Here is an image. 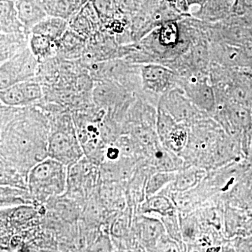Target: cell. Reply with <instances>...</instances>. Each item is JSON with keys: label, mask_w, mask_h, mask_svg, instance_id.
Instances as JSON below:
<instances>
[{"label": "cell", "mask_w": 252, "mask_h": 252, "mask_svg": "<svg viewBox=\"0 0 252 252\" xmlns=\"http://www.w3.org/2000/svg\"><path fill=\"white\" fill-rule=\"evenodd\" d=\"M25 108L1 104V161L17 169L28 179L32 167L49 157L51 127L39 107Z\"/></svg>", "instance_id": "cell-1"}, {"label": "cell", "mask_w": 252, "mask_h": 252, "mask_svg": "<svg viewBox=\"0 0 252 252\" xmlns=\"http://www.w3.org/2000/svg\"><path fill=\"white\" fill-rule=\"evenodd\" d=\"M50 133L48 156L69 167L84 157V151L76 131L72 114L64 111L48 115Z\"/></svg>", "instance_id": "cell-2"}, {"label": "cell", "mask_w": 252, "mask_h": 252, "mask_svg": "<svg viewBox=\"0 0 252 252\" xmlns=\"http://www.w3.org/2000/svg\"><path fill=\"white\" fill-rule=\"evenodd\" d=\"M67 167L51 158H46L32 167L28 175V188L36 203H48L66 192Z\"/></svg>", "instance_id": "cell-3"}, {"label": "cell", "mask_w": 252, "mask_h": 252, "mask_svg": "<svg viewBox=\"0 0 252 252\" xmlns=\"http://www.w3.org/2000/svg\"><path fill=\"white\" fill-rule=\"evenodd\" d=\"M39 63L28 47L5 62L0 67V90L34 79Z\"/></svg>", "instance_id": "cell-4"}, {"label": "cell", "mask_w": 252, "mask_h": 252, "mask_svg": "<svg viewBox=\"0 0 252 252\" xmlns=\"http://www.w3.org/2000/svg\"><path fill=\"white\" fill-rule=\"evenodd\" d=\"M207 74L191 73L178 78L182 89L192 103L200 110L212 112L217 107V95Z\"/></svg>", "instance_id": "cell-5"}, {"label": "cell", "mask_w": 252, "mask_h": 252, "mask_svg": "<svg viewBox=\"0 0 252 252\" xmlns=\"http://www.w3.org/2000/svg\"><path fill=\"white\" fill-rule=\"evenodd\" d=\"M142 90L154 94H165L177 83V74L158 63L141 64Z\"/></svg>", "instance_id": "cell-6"}, {"label": "cell", "mask_w": 252, "mask_h": 252, "mask_svg": "<svg viewBox=\"0 0 252 252\" xmlns=\"http://www.w3.org/2000/svg\"><path fill=\"white\" fill-rule=\"evenodd\" d=\"M177 123L189 122L193 119L197 108L180 88L167 91L159 102Z\"/></svg>", "instance_id": "cell-7"}, {"label": "cell", "mask_w": 252, "mask_h": 252, "mask_svg": "<svg viewBox=\"0 0 252 252\" xmlns=\"http://www.w3.org/2000/svg\"><path fill=\"white\" fill-rule=\"evenodd\" d=\"M69 28L87 40L102 31V22L92 1L84 5L69 20Z\"/></svg>", "instance_id": "cell-8"}, {"label": "cell", "mask_w": 252, "mask_h": 252, "mask_svg": "<svg viewBox=\"0 0 252 252\" xmlns=\"http://www.w3.org/2000/svg\"><path fill=\"white\" fill-rule=\"evenodd\" d=\"M57 44V56L66 61H78L86 54L87 39L68 28Z\"/></svg>", "instance_id": "cell-9"}, {"label": "cell", "mask_w": 252, "mask_h": 252, "mask_svg": "<svg viewBox=\"0 0 252 252\" xmlns=\"http://www.w3.org/2000/svg\"><path fill=\"white\" fill-rule=\"evenodd\" d=\"M31 34L26 32L0 34V63H2L29 47Z\"/></svg>", "instance_id": "cell-10"}, {"label": "cell", "mask_w": 252, "mask_h": 252, "mask_svg": "<svg viewBox=\"0 0 252 252\" xmlns=\"http://www.w3.org/2000/svg\"><path fill=\"white\" fill-rule=\"evenodd\" d=\"M16 7L18 17L27 32L49 15L36 0H16Z\"/></svg>", "instance_id": "cell-11"}, {"label": "cell", "mask_w": 252, "mask_h": 252, "mask_svg": "<svg viewBox=\"0 0 252 252\" xmlns=\"http://www.w3.org/2000/svg\"><path fill=\"white\" fill-rule=\"evenodd\" d=\"M0 32L1 33L26 32L18 17L14 1L0 0Z\"/></svg>", "instance_id": "cell-12"}, {"label": "cell", "mask_w": 252, "mask_h": 252, "mask_svg": "<svg viewBox=\"0 0 252 252\" xmlns=\"http://www.w3.org/2000/svg\"><path fill=\"white\" fill-rule=\"evenodd\" d=\"M69 28V21L64 18L48 16L32 29L31 34H41L53 41H59Z\"/></svg>", "instance_id": "cell-13"}, {"label": "cell", "mask_w": 252, "mask_h": 252, "mask_svg": "<svg viewBox=\"0 0 252 252\" xmlns=\"http://www.w3.org/2000/svg\"><path fill=\"white\" fill-rule=\"evenodd\" d=\"M233 3V0H207L195 13V16L208 21L228 18L232 13Z\"/></svg>", "instance_id": "cell-14"}, {"label": "cell", "mask_w": 252, "mask_h": 252, "mask_svg": "<svg viewBox=\"0 0 252 252\" xmlns=\"http://www.w3.org/2000/svg\"><path fill=\"white\" fill-rule=\"evenodd\" d=\"M29 48L38 62L42 63L57 56V44L47 36L31 34Z\"/></svg>", "instance_id": "cell-15"}, {"label": "cell", "mask_w": 252, "mask_h": 252, "mask_svg": "<svg viewBox=\"0 0 252 252\" xmlns=\"http://www.w3.org/2000/svg\"><path fill=\"white\" fill-rule=\"evenodd\" d=\"M35 200L27 189L1 186V208L34 205Z\"/></svg>", "instance_id": "cell-16"}, {"label": "cell", "mask_w": 252, "mask_h": 252, "mask_svg": "<svg viewBox=\"0 0 252 252\" xmlns=\"http://www.w3.org/2000/svg\"><path fill=\"white\" fill-rule=\"evenodd\" d=\"M225 114L230 124L239 129H247L252 126L251 108L230 102L225 107Z\"/></svg>", "instance_id": "cell-17"}, {"label": "cell", "mask_w": 252, "mask_h": 252, "mask_svg": "<svg viewBox=\"0 0 252 252\" xmlns=\"http://www.w3.org/2000/svg\"><path fill=\"white\" fill-rule=\"evenodd\" d=\"M98 13L102 28L113 19L124 13L121 11L119 0H92Z\"/></svg>", "instance_id": "cell-18"}, {"label": "cell", "mask_w": 252, "mask_h": 252, "mask_svg": "<svg viewBox=\"0 0 252 252\" xmlns=\"http://www.w3.org/2000/svg\"><path fill=\"white\" fill-rule=\"evenodd\" d=\"M177 127V122L174 118L163 107L158 104L157 127L158 135L160 137V140L166 143Z\"/></svg>", "instance_id": "cell-19"}, {"label": "cell", "mask_w": 252, "mask_h": 252, "mask_svg": "<svg viewBox=\"0 0 252 252\" xmlns=\"http://www.w3.org/2000/svg\"><path fill=\"white\" fill-rule=\"evenodd\" d=\"M0 91V100L4 105L11 107H29L20 83Z\"/></svg>", "instance_id": "cell-20"}, {"label": "cell", "mask_w": 252, "mask_h": 252, "mask_svg": "<svg viewBox=\"0 0 252 252\" xmlns=\"http://www.w3.org/2000/svg\"><path fill=\"white\" fill-rule=\"evenodd\" d=\"M28 106L36 105L44 97L42 85L34 79L20 83Z\"/></svg>", "instance_id": "cell-21"}, {"label": "cell", "mask_w": 252, "mask_h": 252, "mask_svg": "<svg viewBox=\"0 0 252 252\" xmlns=\"http://www.w3.org/2000/svg\"><path fill=\"white\" fill-rule=\"evenodd\" d=\"M140 221V234L143 241L150 243L158 238L162 230L158 220L144 217Z\"/></svg>", "instance_id": "cell-22"}, {"label": "cell", "mask_w": 252, "mask_h": 252, "mask_svg": "<svg viewBox=\"0 0 252 252\" xmlns=\"http://www.w3.org/2000/svg\"><path fill=\"white\" fill-rule=\"evenodd\" d=\"M80 9L74 0H57L51 16L64 18L69 21Z\"/></svg>", "instance_id": "cell-23"}, {"label": "cell", "mask_w": 252, "mask_h": 252, "mask_svg": "<svg viewBox=\"0 0 252 252\" xmlns=\"http://www.w3.org/2000/svg\"><path fill=\"white\" fill-rule=\"evenodd\" d=\"M171 209V204L167 198L162 196H154L149 199L144 205V210L148 212H157L160 214L167 212Z\"/></svg>", "instance_id": "cell-24"}, {"label": "cell", "mask_w": 252, "mask_h": 252, "mask_svg": "<svg viewBox=\"0 0 252 252\" xmlns=\"http://www.w3.org/2000/svg\"><path fill=\"white\" fill-rule=\"evenodd\" d=\"M170 176L167 174L158 173L154 175L149 180L147 187V193L148 195H154L159 189H161L162 186L168 182Z\"/></svg>", "instance_id": "cell-25"}, {"label": "cell", "mask_w": 252, "mask_h": 252, "mask_svg": "<svg viewBox=\"0 0 252 252\" xmlns=\"http://www.w3.org/2000/svg\"><path fill=\"white\" fill-rule=\"evenodd\" d=\"M56 1L57 0H36V1L41 5V7L45 10L49 16H51L52 14Z\"/></svg>", "instance_id": "cell-26"}, {"label": "cell", "mask_w": 252, "mask_h": 252, "mask_svg": "<svg viewBox=\"0 0 252 252\" xmlns=\"http://www.w3.org/2000/svg\"><path fill=\"white\" fill-rule=\"evenodd\" d=\"M188 3L189 7L193 6H198L199 8L202 7L204 4L206 3L207 0H186Z\"/></svg>", "instance_id": "cell-27"}, {"label": "cell", "mask_w": 252, "mask_h": 252, "mask_svg": "<svg viewBox=\"0 0 252 252\" xmlns=\"http://www.w3.org/2000/svg\"><path fill=\"white\" fill-rule=\"evenodd\" d=\"M75 1L76 4H77L78 7L81 9V8L84 5H85V2H84V0H74Z\"/></svg>", "instance_id": "cell-28"}, {"label": "cell", "mask_w": 252, "mask_h": 252, "mask_svg": "<svg viewBox=\"0 0 252 252\" xmlns=\"http://www.w3.org/2000/svg\"><path fill=\"white\" fill-rule=\"evenodd\" d=\"M251 135H252V130H251Z\"/></svg>", "instance_id": "cell-29"}, {"label": "cell", "mask_w": 252, "mask_h": 252, "mask_svg": "<svg viewBox=\"0 0 252 252\" xmlns=\"http://www.w3.org/2000/svg\"><path fill=\"white\" fill-rule=\"evenodd\" d=\"M11 1H16V0H11Z\"/></svg>", "instance_id": "cell-30"}, {"label": "cell", "mask_w": 252, "mask_h": 252, "mask_svg": "<svg viewBox=\"0 0 252 252\" xmlns=\"http://www.w3.org/2000/svg\"><path fill=\"white\" fill-rule=\"evenodd\" d=\"M233 1H235V0H233Z\"/></svg>", "instance_id": "cell-31"}]
</instances>
